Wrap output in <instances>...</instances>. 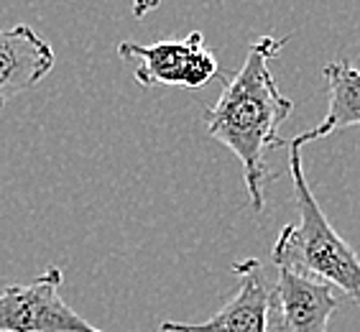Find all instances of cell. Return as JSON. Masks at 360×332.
Masks as SVG:
<instances>
[{
    "mask_svg": "<svg viewBox=\"0 0 360 332\" xmlns=\"http://www.w3.org/2000/svg\"><path fill=\"white\" fill-rule=\"evenodd\" d=\"M238 289L230 302L205 322H161V332H271V317L276 312L274 286L266 279L264 263L243 258L233 266Z\"/></svg>",
    "mask_w": 360,
    "mask_h": 332,
    "instance_id": "cell-5",
    "label": "cell"
},
{
    "mask_svg": "<svg viewBox=\"0 0 360 332\" xmlns=\"http://www.w3.org/2000/svg\"><path fill=\"white\" fill-rule=\"evenodd\" d=\"M286 146H289V177L294 184L299 222L281 230V236L271 248V261L276 269L286 266L319 279L360 305V256L330 225L327 215L314 200L302 166V143L291 139L286 141Z\"/></svg>",
    "mask_w": 360,
    "mask_h": 332,
    "instance_id": "cell-2",
    "label": "cell"
},
{
    "mask_svg": "<svg viewBox=\"0 0 360 332\" xmlns=\"http://www.w3.org/2000/svg\"><path fill=\"white\" fill-rule=\"evenodd\" d=\"M64 271L51 266L31 284L0 291V332H105L62 299Z\"/></svg>",
    "mask_w": 360,
    "mask_h": 332,
    "instance_id": "cell-4",
    "label": "cell"
},
{
    "mask_svg": "<svg viewBox=\"0 0 360 332\" xmlns=\"http://www.w3.org/2000/svg\"><path fill=\"white\" fill-rule=\"evenodd\" d=\"M118 54L125 62H133V79L141 87L172 84V87L197 90L205 87L210 79L220 77L217 59L205 46L202 31H192L181 42H120Z\"/></svg>",
    "mask_w": 360,
    "mask_h": 332,
    "instance_id": "cell-3",
    "label": "cell"
},
{
    "mask_svg": "<svg viewBox=\"0 0 360 332\" xmlns=\"http://www.w3.org/2000/svg\"><path fill=\"white\" fill-rule=\"evenodd\" d=\"M274 297V314H278V322L271 332H327V325L340 307L335 286L286 266H278Z\"/></svg>",
    "mask_w": 360,
    "mask_h": 332,
    "instance_id": "cell-6",
    "label": "cell"
},
{
    "mask_svg": "<svg viewBox=\"0 0 360 332\" xmlns=\"http://www.w3.org/2000/svg\"><path fill=\"white\" fill-rule=\"evenodd\" d=\"M54 49L26 23L0 26V110L54 70Z\"/></svg>",
    "mask_w": 360,
    "mask_h": 332,
    "instance_id": "cell-7",
    "label": "cell"
},
{
    "mask_svg": "<svg viewBox=\"0 0 360 332\" xmlns=\"http://www.w3.org/2000/svg\"><path fill=\"white\" fill-rule=\"evenodd\" d=\"M161 6V0H131V11L136 18H146V15L151 13V11H156V8Z\"/></svg>",
    "mask_w": 360,
    "mask_h": 332,
    "instance_id": "cell-9",
    "label": "cell"
},
{
    "mask_svg": "<svg viewBox=\"0 0 360 332\" xmlns=\"http://www.w3.org/2000/svg\"><path fill=\"white\" fill-rule=\"evenodd\" d=\"M289 36H261L248 46L245 62L236 75L222 79V92L215 105L205 110L207 136L228 146L243 164V179L248 187V200L253 212H264L266 184L274 181L266 153L271 148L286 146L278 128L294 113V100L278 92L271 75V59L286 46Z\"/></svg>",
    "mask_w": 360,
    "mask_h": 332,
    "instance_id": "cell-1",
    "label": "cell"
},
{
    "mask_svg": "<svg viewBox=\"0 0 360 332\" xmlns=\"http://www.w3.org/2000/svg\"><path fill=\"white\" fill-rule=\"evenodd\" d=\"M322 77L327 82V115L314 128L294 136L302 146L360 125V70L338 59L327 64Z\"/></svg>",
    "mask_w": 360,
    "mask_h": 332,
    "instance_id": "cell-8",
    "label": "cell"
}]
</instances>
